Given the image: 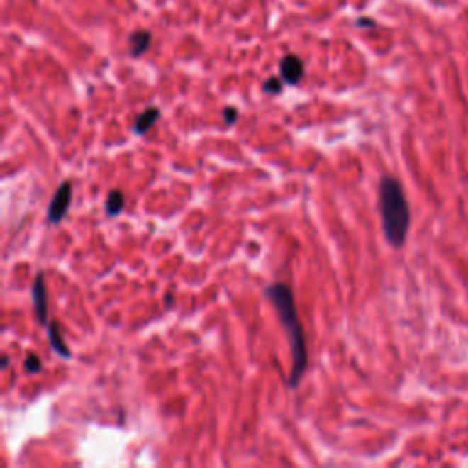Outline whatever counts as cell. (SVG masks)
<instances>
[{
  "label": "cell",
  "instance_id": "cell-1",
  "mask_svg": "<svg viewBox=\"0 0 468 468\" xmlns=\"http://www.w3.org/2000/svg\"><path fill=\"white\" fill-rule=\"evenodd\" d=\"M267 299L273 302L278 317L282 321L284 330L289 338L291 355H293V368L289 375V386L296 388L302 381L303 373L308 369V350H306V338H303L302 324H300L299 313L293 289L287 284H273L265 289Z\"/></svg>",
  "mask_w": 468,
  "mask_h": 468
},
{
  "label": "cell",
  "instance_id": "cell-2",
  "mask_svg": "<svg viewBox=\"0 0 468 468\" xmlns=\"http://www.w3.org/2000/svg\"><path fill=\"white\" fill-rule=\"evenodd\" d=\"M379 208H381L384 236L394 249L406 243L410 229V207L403 185L394 176H384L379 185Z\"/></svg>",
  "mask_w": 468,
  "mask_h": 468
},
{
  "label": "cell",
  "instance_id": "cell-3",
  "mask_svg": "<svg viewBox=\"0 0 468 468\" xmlns=\"http://www.w3.org/2000/svg\"><path fill=\"white\" fill-rule=\"evenodd\" d=\"M69 204H72V183L65 182L61 183L59 189H57L52 204H50L48 208L50 223H59V221H62V218H65L66 213H68Z\"/></svg>",
  "mask_w": 468,
  "mask_h": 468
},
{
  "label": "cell",
  "instance_id": "cell-4",
  "mask_svg": "<svg viewBox=\"0 0 468 468\" xmlns=\"http://www.w3.org/2000/svg\"><path fill=\"white\" fill-rule=\"evenodd\" d=\"M31 296H33V308L37 313V318L43 325H48V293H46V280L44 274L39 273L35 278L33 287H31Z\"/></svg>",
  "mask_w": 468,
  "mask_h": 468
},
{
  "label": "cell",
  "instance_id": "cell-5",
  "mask_svg": "<svg viewBox=\"0 0 468 468\" xmlns=\"http://www.w3.org/2000/svg\"><path fill=\"white\" fill-rule=\"evenodd\" d=\"M280 75L287 84H299L303 77V62L296 55H286L280 62Z\"/></svg>",
  "mask_w": 468,
  "mask_h": 468
},
{
  "label": "cell",
  "instance_id": "cell-6",
  "mask_svg": "<svg viewBox=\"0 0 468 468\" xmlns=\"http://www.w3.org/2000/svg\"><path fill=\"white\" fill-rule=\"evenodd\" d=\"M160 117H161V112H160V108H156V106H150V108L143 110V112L138 116V119L134 121L135 135H145V134H147L152 126L160 121Z\"/></svg>",
  "mask_w": 468,
  "mask_h": 468
},
{
  "label": "cell",
  "instance_id": "cell-7",
  "mask_svg": "<svg viewBox=\"0 0 468 468\" xmlns=\"http://www.w3.org/2000/svg\"><path fill=\"white\" fill-rule=\"evenodd\" d=\"M46 330H48L50 344H52V347L55 350V353H59L62 359H72V353H69L68 346H66L65 340H62V335H61V330H59V324H57L55 321H50L48 325H46Z\"/></svg>",
  "mask_w": 468,
  "mask_h": 468
},
{
  "label": "cell",
  "instance_id": "cell-8",
  "mask_svg": "<svg viewBox=\"0 0 468 468\" xmlns=\"http://www.w3.org/2000/svg\"><path fill=\"white\" fill-rule=\"evenodd\" d=\"M152 43V35L148 31H134L130 35V53L134 57H141L143 53H147V50L150 48Z\"/></svg>",
  "mask_w": 468,
  "mask_h": 468
},
{
  "label": "cell",
  "instance_id": "cell-9",
  "mask_svg": "<svg viewBox=\"0 0 468 468\" xmlns=\"http://www.w3.org/2000/svg\"><path fill=\"white\" fill-rule=\"evenodd\" d=\"M123 205H125V196L121 191H110L108 198H106V214L108 216H117V214L123 211Z\"/></svg>",
  "mask_w": 468,
  "mask_h": 468
},
{
  "label": "cell",
  "instance_id": "cell-10",
  "mask_svg": "<svg viewBox=\"0 0 468 468\" xmlns=\"http://www.w3.org/2000/svg\"><path fill=\"white\" fill-rule=\"evenodd\" d=\"M24 369H26L28 373H31V375H35V373H39L40 369H43V362H40L39 355H35V353H30V355L26 357V360H24Z\"/></svg>",
  "mask_w": 468,
  "mask_h": 468
},
{
  "label": "cell",
  "instance_id": "cell-11",
  "mask_svg": "<svg viewBox=\"0 0 468 468\" xmlns=\"http://www.w3.org/2000/svg\"><path fill=\"white\" fill-rule=\"evenodd\" d=\"M264 91L265 94H271V96H277L282 91V81L278 77H269L264 83Z\"/></svg>",
  "mask_w": 468,
  "mask_h": 468
},
{
  "label": "cell",
  "instance_id": "cell-12",
  "mask_svg": "<svg viewBox=\"0 0 468 468\" xmlns=\"http://www.w3.org/2000/svg\"><path fill=\"white\" fill-rule=\"evenodd\" d=\"M223 121H225V125H234V123L238 121V110L234 108V106H227L223 110Z\"/></svg>",
  "mask_w": 468,
  "mask_h": 468
},
{
  "label": "cell",
  "instance_id": "cell-13",
  "mask_svg": "<svg viewBox=\"0 0 468 468\" xmlns=\"http://www.w3.org/2000/svg\"><path fill=\"white\" fill-rule=\"evenodd\" d=\"M372 22H373V21H364V18H360V21H359V26H373Z\"/></svg>",
  "mask_w": 468,
  "mask_h": 468
},
{
  "label": "cell",
  "instance_id": "cell-14",
  "mask_svg": "<svg viewBox=\"0 0 468 468\" xmlns=\"http://www.w3.org/2000/svg\"><path fill=\"white\" fill-rule=\"evenodd\" d=\"M8 364H9V359L8 357H2V368H8Z\"/></svg>",
  "mask_w": 468,
  "mask_h": 468
},
{
  "label": "cell",
  "instance_id": "cell-15",
  "mask_svg": "<svg viewBox=\"0 0 468 468\" xmlns=\"http://www.w3.org/2000/svg\"><path fill=\"white\" fill-rule=\"evenodd\" d=\"M165 303H167V306H170V303H172V295H167Z\"/></svg>",
  "mask_w": 468,
  "mask_h": 468
}]
</instances>
